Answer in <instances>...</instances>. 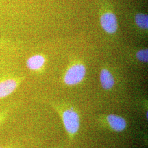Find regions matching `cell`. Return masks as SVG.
I'll return each instance as SVG.
<instances>
[{
    "label": "cell",
    "mask_w": 148,
    "mask_h": 148,
    "mask_svg": "<svg viewBox=\"0 0 148 148\" xmlns=\"http://www.w3.org/2000/svg\"><path fill=\"white\" fill-rule=\"evenodd\" d=\"M136 58L139 61L143 63H147L148 59V49H141L138 51L136 54Z\"/></svg>",
    "instance_id": "obj_9"
},
{
    "label": "cell",
    "mask_w": 148,
    "mask_h": 148,
    "mask_svg": "<svg viewBox=\"0 0 148 148\" xmlns=\"http://www.w3.org/2000/svg\"><path fill=\"white\" fill-rule=\"evenodd\" d=\"M58 111L69 137L71 139H73L79 132L80 127V117L79 113L73 107Z\"/></svg>",
    "instance_id": "obj_1"
},
{
    "label": "cell",
    "mask_w": 148,
    "mask_h": 148,
    "mask_svg": "<svg viewBox=\"0 0 148 148\" xmlns=\"http://www.w3.org/2000/svg\"><path fill=\"white\" fill-rule=\"evenodd\" d=\"M135 22L138 27L143 30H147L148 27V17L143 13H138L135 16Z\"/></svg>",
    "instance_id": "obj_8"
},
{
    "label": "cell",
    "mask_w": 148,
    "mask_h": 148,
    "mask_svg": "<svg viewBox=\"0 0 148 148\" xmlns=\"http://www.w3.org/2000/svg\"><path fill=\"white\" fill-rule=\"evenodd\" d=\"M8 110H3L0 111V125L5 120V119L7 118L8 114Z\"/></svg>",
    "instance_id": "obj_10"
},
{
    "label": "cell",
    "mask_w": 148,
    "mask_h": 148,
    "mask_svg": "<svg viewBox=\"0 0 148 148\" xmlns=\"http://www.w3.org/2000/svg\"><path fill=\"white\" fill-rule=\"evenodd\" d=\"M46 62L45 58L41 54H36L30 57L27 59V68L33 71L39 70L44 66Z\"/></svg>",
    "instance_id": "obj_7"
},
{
    "label": "cell",
    "mask_w": 148,
    "mask_h": 148,
    "mask_svg": "<svg viewBox=\"0 0 148 148\" xmlns=\"http://www.w3.org/2000/svg\"><path fill=\"white\" fill-rule=\"evenodd\" d=\"M86 68L81 63L71 65L64 75V82L68 86H75L80 84L85 79Z\"/></svg>",
    "instance_id": "obj_2"
},
{
    "label": "cell",
    "mask_w": 148,
    "mask_h": 148,
    "mask_svg": "<svg viewBox=\"0 0 148 148\" xmlns=\"http://www.w3.org/2000/svg\"><path fill=\"white\" fill-rule=\"evenodd\" d=\"M105 121L108 127L115 132H121L125 130L127 127V121L125 118L115 114L106 115Z\"/></svg>",
    "instance_id": "obj_4"
},
{
    "label": "cell",
    "mask_w": 148,
    "mask_h": 148,
    "mask_svg": "<svg viewBox=\"0 0 148 148\" xmlns=\"http://www.w3.org/2000/svg\"><path fill=\"white\" fill-rule=\"evenodd\" d=\"M18 82L14 79H7L0 82V99L11 95L16 89Z\"/></svg>",
    "instance_id": "obj_5"
},
{
    "label": "cell",
    "mask_w": 148,
    "mask_h": 148,
    "mask_svg": "<svg viewBox=\"0 0 148 148\" xmlns=\"http://www.w3.org/2000/svg\"><path fill=\"white\" fill-rule=\"evenodd\" d=\"M99 79L101 87L104 90H111L115 84L114 75L109 70L106 68L101 70Z\"/></svg>",
    "instance_id": "obj_6"
},
{
    "label": "cell",
    "mask_w": 148,
    "mask_h": 148,
    "mask_svg": "<svg viewBox=\"0 0 148 148\" xmlns=\"http://www.w3.org/2000/svg\"><path fill=\"white\" fill-rule=\"evenodd\" d=\"M0 148H17V147L14 145H7L3 147H0Z\"/></svg>",
    "instance_id": "obj_11"
},
{
    "label": "cell",
    "mask_w": 148,
    "mask_h": 148,
    "mask_svg": "<svg viewBox=\"0 0 148 148\" xmlns=\"http://www.w3.org/2000/svg\"><path fill=\"white\" fill-rule=\"evenodd\" d=\"M101 26L107 33L113 34L118 29L116 16L112 12H106L103 13L100 19Z\"/></svg>",
    "instance_id": "obj_3"
}]
</instances>
